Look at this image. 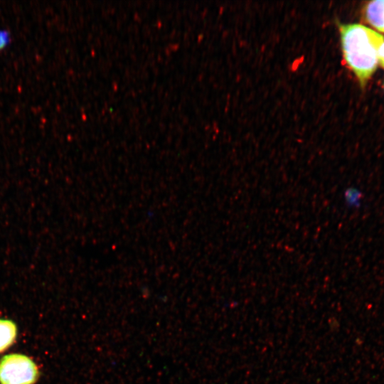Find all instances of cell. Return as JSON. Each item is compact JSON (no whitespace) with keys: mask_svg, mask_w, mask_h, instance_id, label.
Masks as SVG:
<instances>
[{"mask_svg":"<svg viewBox=\"0 0 384 384\" xmlns=\"http://www.w3.org/2000/svg\"><path fill=\"white\" fill-rule=\"evenodd\" d=\"M343 59L362 87L376 70L384 37L357 23L338 24Z\"/></svg>","mask_w":384,"mask_h":384,"instance_id":"1","label":"cell"},{"mask_svg":"<svg viewBox=\"0 0 384 384\" xmlns=\"http://www.w3.org/2000/svg\"><path fill=\"white\" fill-rule=\"evenodd\" d=\"M38 377L37 366L25 355L12 353L0 360V384H34Z\"/></svg>","mask_w":384,"mask_h":384,"instance_id":"2","label":"cell"},{"mask_svg":"<svg viewBox=\"0 0 384 384\" xmlns=\"http://www.w3.org/2000/svg\"><path fill=\"white\" fill-rule=\"evenodd\" d=\"M363 14L366 22L384 33V0L368 2L363 8Z\"/></svg>","mask_w":384,"mask_h":384,"instance_id":"3","label":"cell"},{"mask_svg":"<svg viewBox=\"0 0 384 384\" xmlns=\"http://www.w3.org/2000/svg\"><path fill=\"white\" fill-rule=\"evenodd\" d=\"M16 324L9 319H0V353L7 350L16 341Z\"/></svg>","mask_w":384,"mask_h":384,"instance_id":"4","label":"cell"},{"mask_svg":"<svg viewBox=\"0 0 384 384\" xmlns=\"http://www.w3.org/2000/svg\"><path fill=\"white\" fill-rule=\"evenodd\" d=\"M9 41V33L5 31H0V49L4 48Z\"/></svg>","mask_w":384,"mask_h":384,"instance_id":"5","label":"cell"},{"mask_svg":"<svg viewBox=\"0 0 384 384\" xmlns=\"http://www.w3.org/2000/svg\"><path fill=\"white\" fill-rule=\"evenodd\" d=\"M378 63L384 68V43L382 44L378 52Z\"/></svg>","mask_w":384,"mask_h":384,"instance_id":"6","label":"cell"}]
</instances>
